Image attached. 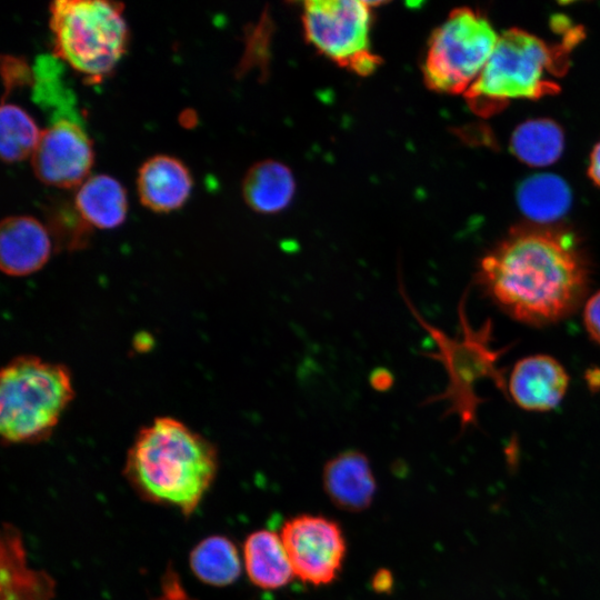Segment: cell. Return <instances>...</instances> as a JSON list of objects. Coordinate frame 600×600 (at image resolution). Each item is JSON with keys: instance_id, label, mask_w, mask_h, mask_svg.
<instances>
[{"instance_id": "1", "label": "cell", "mask_w": 600, "mask_h": 600, "mask_svg": "<svg viewBox=\"0 0 600 600\" xmlns=\"http://www.w3.org/2000/svg\"><path fill=\"white\" fill-rule=\"evenodd\" d=\"M474 280L514 320L547 326L580 307L590 287L591 268L571 232L520 227L480 260Z\"/></svg>"}, {"instance_id": "2", "label": "cell", "mask_w": 600, "mask_h": 600, "mask_svg": "<svg viewBox=\"0 0 600 600\" xmlns=\"http://www.w3.org/2000/svg\"><path fill=\"white\" fill-rule=\"evenodd\" d=\"M218 469V450L210 440L176 418L158 417L136 434L123 473L143 500L191 516Z\"/></svg>"}, {"instance_id": "3", "label": "cell", "mask_w": 600, "mask_h": 600, "mask_svg": "<svg viewBox=\"0 0 600 600\" xmlns=\"http://www.w3.org/2000/svg\"><path fill=\"white\" fill-rule=\"evenodd\" d=\"M578 32L561 43L550 44L519 28L499 36L483 70L463 93L470 108L480 116H491L513 99H537L553 94L554 81L562 74Z\"/></svg>"}, {"instance_id": "4", "label": "cell", "mask_w": 600, "mask_h": 600, "mask_svg": "<svg viewBox=\"0 0 600 600\" xmlns=\"http://www.w3.org/2000/svg\"><path fill=\"white\" fill-rule=\"evenodd\" d=\"M74 398L72 376L61 364L18 356L0 373V433L8 444L34 443L51 436Z\"/></svg>"}, {"instance_id": "5", "label": "cell", "mask_w": 600, "mask_h": 600, "mask_svg": "<svg viewBox=\"0 0 600 600\" xmlns=\"http://www.w3.org/2000/svg\"><path fill=\"white\" fill-rule=\"evenodd\" d=\"M398 279L399 293L408 310L437 346V351L421 354L440 362L448 376L444 390L428 397L421 406L446 402L443 416H457L462 430L477 424V409L482 401L476 393L477 382L490 378L497 387L503 389L502 374L496 367L500 352L492 350L490 346V323L487 322L479 330L470 327L463 298L459 306L460 336L452 338L420 314L407 294L402 277L399 276Z\"/></svg>"}, {"instance_id": "6", "label": "cell", "mask_w": 600, "mask_h": 600, "mask_svg": "<svg viewBox=\"0 0 600 600\" xmlns=\"http://www.w3.org/2000/svg\"><path fill=\"white\" fill-rule=\"evenodd\" d=\"M123 6L103 0H58L50 7L54 53L91 80L110 73L128 43Z\"/></svg>"}, {"instance_id": "7", "label": "cell", "mask_w": 600, "mask_h": 600, "mask_svg": "<svg viewBox=\"0 0 600 600\" xmlns=\"http://www.w3.org/2000/svg\"><path fill=\"white\" fill-rule=\"evenodd\" d=\"M498 39L480 12L452 10L430 37L422 68L427 86L439 92L464 93L483 70Z\"/></svg>"}, {"instance_id": "8", "label": "cell", "mask_w": 600, "mask_h": 600, "mask_svg": "<svg viewBox=\"0 0 600 600\" xmlns=\"http://www.w3.org/2000/svg\"><path fill=\"white\" fill-rule=\"evenodd\" d=\"M372 7L358 0H311L303 4L306 39L321 54L360 74L380 63L370 49Z\"/></svg>"}, {"instance_id": "9", "label": "cell", "mask_w": 600, "mask_h": 600, "mask_svg": "<svg viewBox=\"0 0 600 600\" xmlns=\"http://www.w3.org/2000/svg\"><path fill=\"white\" fill-rule=\"evenodd\" d=\"M280 538L300 580L322 586L338 577L346 557V540L337 522L300 514L283 523Z\"/></svg>"}, {"instance_id": "10", "label": "cell", "mask_w": 600, "mask_h": 600, "mask_svg": "<svg viewBox=\"0 0 600 600\" xmlns=\"http://www.w3.org/2000/svg\"><path fill=\"white\" fill-rule=\"evenodd\" d=\"M31 164L36 177L48 186L79 187L93 164L92 143L79 124L60 119L41 132Z\"/></svg>"}, {"instance_id": "11", "label": "cell", "mask_w": 600, "mask_h": 600, "mask_svg": "<svg viewBox=\"0 0 600 600\" xmlns=\"http://www.w3.org/2000/svg\"><path fill=\"white\" fill-rule=\"evenodd\" d=\"M569 376L553 357L534 354L520 359L513 367L508 392L516 404L528 411H549L563 399Z\"/></svg>"}, {"instance_id": "12", "label": "cell", "mask_w": 600, "mask_h": 600, "mask_svg": "<svg viewBox=\"0 0 600 600\" xmlns=\"http://www.w3.org/2000/svg\"><path fill=\"white\" fill-rule=\"evenodd\" d=\"M52 238L48 227L31 216H10L0 226V267L11 277L39 271L50 259Z\"/></svg>"}, {"instance_id": "13", "label": "cell", "mask_w": 600, "mask_h": 600, "mask_svg": "<svg viewBox=\"0 0 600 600\" xmlns=\"http://www.w3.org/2000/svg\"><path fill=\"white\" fill-rule=\"evenodd\" d=\"M322 484L333 504L350 512L369 508L377 489L370 461L357 449L339 452L327 461Z\"/></svg>"}, {"instance_id": "14", "label": "cell", "mask_w": 600, "mask_h": 600, "mask_svg": "<svg viewBox=\"0 0 600 600\" xmlns=\"http://www.w3.org/2000/svg\"><path fill=\"white\" fill-rule=\"evenodd\" d=\"M189 169L179 159L157 154L143 162L137 178L141 203L154 212L181 208L192 190Z\"/></svg>"}, {"instance_id": "15", "label": "cell", "mask_w": 600, "mask_h": 600, "mask_svg": "<svg viewBox=\"0 0 600 600\" xmlns=\"http://www.w3.org/2000/svg\"><path fill=\"white\" fill-rule=\"evenodd\" d=\"M53 579L28 566L18 530L3 524L1 534V600H53Z\"/></svg>"}, {"instance_id": "16", "label": "cell", "mask_w": 600, "mask_h": 600, "mask_svg": "<svg viewBox=\"0 0 600 600\" xmlns=\"http://www.w3.org/2000/svg\"><path fill=\"white\" fill-rule=\"evenodd\" d=\"M243 561L250 581L262 589L281 588L294 576L280 534L269 530H258L247 537Z\"/></svg>"}, {"instance_id": "17", "label": "cell", "mask_w": 600, "mask_h": 600, "mask_svg": "<svg viewBox=\"0 0 600 600\" xmlns=\"http://www.w3.org/2000/svg\"><path fill=\"white\" fill-rule=\"evenodd\" d=\"M73 204L90 227L99 229L119 227L128 211L126 190L108 174L90 176L84 180L78 187Z\"/></svg>"}, {"instance_id": "18", "label": "cell", "mask_w": 600, "mask_h": 600, "mask_svg": "<svg viewBox=\"0 0 600 600\" xmlns=\"http://www.w3.org/2000/svg\"><path fill=\"white\" fill-rule=\"evenodd\" d=\"M296 191L292 171L282 162L263 160L244 176L242 194L247 204L259 213H278L291 202Z\"/></svg>"}, {"instance_id": "19", "label": "cell", "mask_w": 600, "mask_h": 600, "mask_svg": "<svg viewBox=\"0 0 600 600\" xmlns=\"http://www.w3.org/2000/svg\"><path fill=\"white\" fill-rule=\"evenodd\" d=\"M521 211L540 223L561 218L571 204V191L567 182L552 173H538L523 180L517 190Z\"/></svg>"}, {"instance_id": "20", "label": "cell", "mask_w": 600, "mask_h": 600, "mask_svg": "<svg viewBox=\"0 0 600 600\" xmlns=\"http://www.w3.org/2000/svg\"><path fill=\"white\" fill-rule=\"evenodd\" d=\"M192 573L212 587H226L240 576L242 564L234 543L224 536H209L198 542L189 554Z\"/></svg>"}, {"instance_id": "21", "label": "cell", "mask_w": 600, "mask_h": 600, "mask_svg": "<svg viewBox=\"0 0 600 600\" xmlns=\"http://www.w3.org/2000/svg\"><path fill=\"white\" fill-rule=\"evenodd\" d=\"M564 144L563 132L550 119H531L519 124L512 133L510 147L522 162L543 167L557 161Z\"/></svg>"}, {"instance_id": "22", "label": "cell", "mask_w": 600, "mask_h": 600, "mask_svg": "<svg viewBox=\"0 0 600 600\" xmlns=\"http://www.w3.org/2000/svg\"><path fill=\"white\" fill-rule=\"evenodd\" d=\"M31 116L21 107L2 103L0 109V154L7 163L31 157L41 137Z\"/></svg>"}, {"instance_id": "23", "label": "cell", "mask_w": 600, "mask_h": 600, "mask_svg": "<svg viewBox=\"0 0 600 600\" xmlns=\"http://www.w3.org/2000/svg\"><path fill=\"white\" fill-rule=\"evenodd\" d=\"M583 323L589 337L600 344V290L586 301Z\"/></svg>"}, {"instance_id": "24", "label": "cell", "mask_w": 600, "mask_h": 600, "mask_svg": "<svg viewBox=\"0 0 600 600\" xmlns=\"http://www.w3.org/2000/svg\"><path fill=\"white\" fill-rule=\"evenodd\" d=\"M393 378L390 371L379 368L371 373L370 383L378 391H386L392 386Z\"/></svg>"}, {"instance_id": "25", "label": "cell", "mask_w": 600, "mask_h": 600, "mask_svg": "<svg viewBox=\"0 0 600 600\" xmlns=\"http://www.w3.org/2000/svg\"><path fill=\"white\" fill-rule=\"evenodd\" d=\"M588 174L591 180L600 187V141L594 146L591 152Z\"/></svg>"}, {"instance_id": "26", "label": "cell", "mask_w": 600, "mask_h": 600, "mask_svg": "<svg viewBox=\"0 0 600 600\" xmlns=\"http://www.w3.org/2000/svg\"><path fill=\"white\" fill-rule=\"evenodd\" d=\"M372 587L378 592H387L392 587V577L388 570H379L372 581Z\"/></svg>"}]
</instances>
